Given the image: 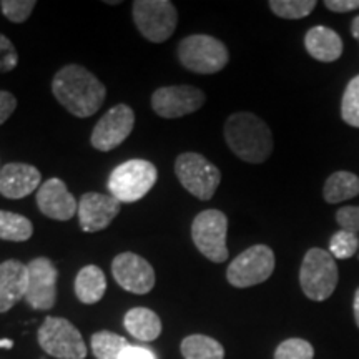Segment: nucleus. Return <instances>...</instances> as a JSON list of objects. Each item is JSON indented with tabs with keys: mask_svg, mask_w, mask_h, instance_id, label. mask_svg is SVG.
Returning <instances> with one entry per match:
<instances>
[{
	"mask_svg": "<svg viewBox=\"0 0 359 359\" xmlns=\"http://www.w3.org/2000/svg\"><path fill=\"white\" fill-rule=\"evenodd\" d=\"M52 93L69 114L77 118H88L102 109L107 88L85 67L69 64L53 77Z\"/></svg>",
	"mask_w": 359,
	"mask_h": 359,
	"instance_id": "f257e3e1",
	"label": "nucleus"
},
{
	"mask_svg": "<svg viewBox=\"0 0 359 359\" xmlns=\"http://www.w3.org/2000/svg\"><path fill=\"white\" fill-rule=\"evenodd\" d=\"M223 133L230 150L246 163H264L275 148L271 130L251 111H236L228 116Z\"/></svg>",
	"mask_w": 359,
	"mask_h": 359,
	"instance_id": "f03ea898",
	"label": "nucleus"
},
{
	"mask_svg": "<svg viewBox=\"0 0 359 359\" xmlns=\"http://www.w3.org/2000/svg\"><path fill=\"white\" fill-rule=\"evenodd\" d=\"M180 64L193 74L213 75L222 72L230 60V52L222 40L205 34L188 35L178 43Z\"/></svg>",
	"mask_w": 359,
	"mask_h": 359,
	"instance_id": "7ed1b4c3",
	"label": "nucleus"
},
{
	"mask_svg": "<svg viewBox=\"0 0 359 359\" xmlns=\"http://www.w3.org/2000/svg\"><path fill=\"white\" fill-rule=\"evenodd\" d=\"M339 273L333 255L323 248H311L299 268V285L311 302H326L338 286Z\"/></svg>",
	"mask_w": 359,
	"mask_h": 359,
	"instance_id": "20e7f679",
	"label": "nucleus"
},
{
	"mask_svg": "<svg viewBox=\"0 0 359 359\" xmlns=\"http://www.w3.org/2000/svg\"><path fill=\"white\" fill-rule=\"evenodd\" d=\"M158 170L151 161L133 158L115 167L109 177L110 195L120 203H135L155 187Z\"/></svg>",
	"mask_w": 359,
	"mask_h": 359,
	"instance_id": "39448f33",
	"label": "nucleus"
},
{
	"mask_svg": "<svg viewBox=\"0 0 359 359\" xmlns=\"http://www.w3.org/2000/svg\"><path fill=\"white\" fill-rule=\"evenodd\" d=\"M175 175L182 187L201 201L212 200L222 183V172L218 167L195 151L178 155L175 161Z\"/></svg>",
	"mask_w": 359,
	"mask_h": 359,
	"instance_id": "423d86ee",
	"label": "nucleus"
},
{
	"mask_svg": "<svg viewBox=\"0 0 359 359\" xmlns=\"http://www.w3.org/2000/svg\"><path fill=\"white\" fill-rule=\"evenodd\" d=\"M132 15L142 37L154 43L168 40L178 24V12L170 0H135Z\"/></svg>",
	"mask_w": 359,
	"mask_h": 359,
	"instance_id": "0eeeda50",
	"label": "nucleus"
},
{
	"mask_svg": "<svg viewBox=\"0 0 359 359\" xmlns=\"http://www.w3.org/2000/svg\"><path fill=\"white\" fill-rule=\"evenodd\" d=\"M228 218L219 210H205L191 223V240L206 259L223 263L230 257L226 246Z\"/></svg>",
	"mask_w": 359,
	"mask_h": 359,
	"instance_id": "6e6552de",
	"label": "nucleus"
},
{
	"mask_svg": "<svg viewBox=\"0 0 359 359\" xmlns=\"http://www.w3.org/2000/svg\"><path fill=\"white\" fill-rule=\"evenodd\" d=\"M39 344L57 359H85L87 346L80 331L65 318L48 316L39 327Z\"/></svg>",
	"mask_w": 359,
	"mask_h": 359,
	"instance_id": "1a4fd4ad",
	"label": "nucleus"
},
{
	"mask_svg": "<svg viewBox=\"0 0 359 359\" xmlns=\"http://www.w3.org/2000/svg\"><path fill=\"white\" fill-rule=\"evenodd\" d=\"M275 253L269 246H250L230 263L226 269V280L235 288H251L266 281L275 271Z\"/></svg>",
	"mask_w": 359,
	"mask_h": 359,
	"instance_id": "9d476101",
	"label": "nucleus"
},
{
	"mask_svg": "<svg viewBox=\"0 0 359 359\" xmlns=\"http://www.w3.org/2000/svg\"><path fill=\"white\" fill-rule=\"evenodd\" d=\"M135 127V111L132 107L118 103L111 107L105 115L98 120L93 128L90 143L98 151L115 150L127 140Z\"/></svg>",
	"mask_w": 359,
	"mask_h": 359,
	"instance_id": "9b49d317",
	"label": "nucleus"
},
{
	"mask_svg": "<svg viewBox=\"0 0 359 359\" xmlns=\"http://www.w3.org/2000/svg\"><path fill=\"white\" fill-rule=\"evenodd\" d=\"M205 102L206 97L200 88L191 85H170L155 90L151 95V109L161 118H180L195 114Z\"/></svg>",
	"mask_w": 359,
	"mask_h": 359,
	"instance_id": "f8f14e48",
	"label": "nucleus"
},
{
	"mask_svg": "<svg viewBox=\"0 0 359 359\" xmlns=\"http://www.w3.org/2000/svg\"><path fill=\"white\" fill-rule=\"evenodd\" d=\"M29 283H27L25 302L39 311H48L57 302L58 271L52 259L35 258L27 264Z\"/></svg>",
	"mask_w": 359,
	"mask_h": 359,
	"instance_id": "ddd939ff",
	"label": "nucleus"
},
{
	"mask_svg": "<svg viewBox=\"0 0 359 359\" xmlns=\"http://www.w3.org/2000/svg\"><path fill=\"white\" fill-rule=\"evenodd\" d=\"M111 273L115 281L125 291L133 294H147L154 290L156 276L155 269L145 258L135 253H120L111 262Z\"/></svg>",
	"mask_w": 359,
	"mask_h": 359,
	"instance_id": "4468645a",
	"label": "nucleus"
},
{
	"mask_svg": "<svg viewBox=\"0 0 359 359\" xmlns=\"http://www.w3.org/2000/svg\"><path fill=\"white\" fill-rule=\"evenodd\" d=\"M122 210V203L107 193L88 191L79 200V222L85 233L105 230Z\"/></svg>",
	"mask_w": 359,
	"mask_h": 359,
	"instance_id": "2eb2a0df",
	"label": "nucleus"
},
{
	"mask_svg": "<svg viewBox=\"0 0 359 359\" xmlns=\"http://www.w3.org/2000/svg\"><path fill=\"white\" fill-rule=\"evenodd\" d=\"M37 205L45 217L57 222H69L79 212L77 200L60 178H50L40 185Z\"/></svg>",
	"mask_w": 359,
	"mask_h": 359,
	"instance_id": "dca6fc26",
	"label": "nucleus"
},
{
	"mask_svg": "<svg viewBox=\"0 0 359 359\" xmlns=\"http://www.w3.org/2000/svg\"><path fill=\"white\" fill-rule=\"evenodd\" d=\"M42 175L34 165L7 163L0 170V195L11 200H20L34 193L40 185Z\"/></svg>",
	"mask_w": 359,
	"mask_h": 359,
	"instance_id": "f3484780",
	"label": "nucleus"
},
{
	"mask_svg": "<svg viewBox=\"0 0 359 359\" xmlns=\"http://www.w3.org/2000/svg\"><path fill=\"white\" fill-rule=\"evenodd\" d=\"M29 273L27 264L17 259L0 263V313H7L22 298L25 299Z\"/></svg>",
	"mask_w": 359,
	"mask_h": 359,
	"instance_id": "a211bd4d",
	"label": "nucleus"
},
{
	"mask_svg": "<svg viewBox=\"0 0 359 359\" xmlns=\"http://www.w3.org/2000/svg\"><path fill=\"white\" fill-rule=\"evenodd\" d=\"M304 47L314 60L331 64L343 55V40L339 34L325 25H316L304 35Z\"/></svg>",
	"mask_w": 359,
	"mask_h": 359,
	"instance_id": "6ab92c4d",
	"label": "nucleus"
},
{
	"mask_svg": "<svg viewBox=\"0 0 359 359\" xmlns=\"http://www.w3.org/2000/svg\"><path fill=\"white\" fill-rule=\"evenodd\" d=\"M107 291L105 273L95 264H87L75 278V294L83 304H95L100 302Z\"/></svg>",
	"mask_w": 359,
	"mask_h": 359,
	"instance_id": "aec40b11",
	"label": "nucleus"
},
{
	"mask_svg": "<svg viewBox=\"0 0 359 359\" xmlns=\"http://www.w3.org/2000/svg\"><path fill=\"white\" fill-rule=\"evenodd\" d=\"M125 330L135 339L155 341L161 334V320L158 314L148 308H133L125 314Z\"/></svg>",
	"mask_w": 359,
	"mask_h": 359,
	"instance_id": "412c9836",
	"label": "nucleus"
},
{
	"mask_svg": "<svg viewBox=\"0 0 359 359\" xmlns=\"http://www.w3.org/2000/svg\"><path fill=\"white\" fill-rule=\"evenodd\" d=\"M359 195V177L351 172H334L330 175L323 188L326 203L336 205Z\"/></svg>",
	"mask_w": 359,
	"mask_h": 359,
	"instance_id": "4be33fe9",
	"label": "nucleus"
},
{
	"mask_svg": "<svg viewBox=\"0 0 359 359\" xmlns=\"http://www.w3.org/2000/svg\"><path fill=\"white\" fill-rule=\"evenodd\" d=\"M180 349L185 359H224V348L205 334L187 336Z\"/></svg>",
	"mask_w": 359,
	"mask_h": 359,
	"instance_id": "5701e85b",
	"label": "nucleus"
},
{
	"mask_svg": "<svg viewBox=\"0 0 359 359\" xmlns=\"http://www.w3.org/2000/svg\"><path fill=\"white\" fill-rule=\"evenodd\" d=\"M32 233L34 224L29 218L0 210V240L22 243V241L30 240Z\"/></svg>",
	"mask_w": 359,
	"mask_h": 359,
	"instance_id": "b1692460",
	"label": "nucleus"
},
{
	"mask_svg": "<svg viewBox=\"0 0 359 359\" xmlns=\"http://www.w3.org/2000/svg\"><path fill=\"white\" fill-rule=\"evenodd\" d=\"M90 344L97 359H120L128 348L127 339L111 331H98L92 336Z\"/></svg>",
	"mask_w": 359,
	"mask_h": 359,
	"instance_id": "393cba45",
	"label": "nucleus"
},
{
	"mask_svg": "<svg viewBox=\"0 0 359 359\" xmlns=\"http://www.w3.org/2000/svg\"><path fill=\"white\" fill-rule=\"evenodd\" d=\"M268 6L281 19L298 20L308 17L314 11L316 0H269Z\"/></svg>",
	"mask_w": 359,
	"mask_h": 359,
	"instance_id": "a878e982",
	"label": "nucleus"
},
{
	"mask_svg": "<svg viewBox=\"0 0 359 359\" xmlns=\"http://www.w3.org/2000/svg\"><path fill=\"white\" fill-rule=\"evenodd\" d=\"M341 118L349 127L359 128V75L351 79L341 100Z\"/></svg>",
	"mask_w": 359,
	"mask_h": 359,
	"instance_id": "bb28decb",
	"label": "nucleus"
},
{
	"mask_svg": "<svg viewBox=\"0 0 359 359\" xmlns=\"http://www.w3.org/2000/svg\"><path fill=\"white\" fill-rule=\"evenodd\" d=\"M314 348L306 339H285L275 351V359H313Z\"/></svg>",
	"mask_w": 359,
	"mask_h": 359,
	"instance_id": "cd10ccee",
	"label": "nucleus"
},
{
	"mask_svg": "<svg viewBox=\"0 0 359 359\" xmlns=\"http://www.w3.org/2000/svg\"><path fill=\"white\" fill-rule=\"evenodd\" d=\"M359 248V238L354 233L339 230L334 233L333 238L330 241V253L333 255V258L338 259H348L356 255Z\"/></svg>",
	"mask_w": 359,
	"mask_h": 359,
	"instance_id": "c85d7f7f",
	"label": "nucleus"
},
{
	"mask_svg": "<svg viewBox=\"0 0 359 359\" xmlns=\"http://www.w3.org/2000/svg\"><path fill=\"white\" fill-rule=\"evenodd\" d=\"M35 6H37L35 0H2L0 2L2 13L13 24H24L32 15Z\"/></svg>",
	"mask_w": 359,
	"mask_h": 359,
	"instance_id": "c756f323",
	"label": "nucleus"
},
{
	"mask_svg": "<svg viewBox=\"0 0 359 359\" xmlns=\"http://www.w3.org/2000/svg\"><path fill=\"white\" fill-rule=\"evenodd\" d=\"M19 64V53L13 47L12 40L0 34V74H7Z\"/></svg>",
	"mask_w": 359,
	"mask_h": 359,
	"instance_id": "7c9ffc66",
	"label": "nucleus"
},
{
	"mask_svg": "<svg viewBox=\"0 0 359 359\" xmlns=\"http://www.w3.org/2000/svg\"><path fill=\"white\" fill-rule=\"evenodd\" d=\"M336 222L341 230L349 233H359V206H343L336 212Z\"/></svg>",
	"mask_w": 359,
	"mask_h": 359,
	"instance_id": "2f4dec72",
	"label": "nucleus"
},
{
	"mask_svg": "<svg viewBox=\"0 0 359 359\" xmlns=\"http://www.w3.org/2000/svg\"><path fill=\"white\" fill-rule=\"evenodd\" d=\"M17 109V98L11 92L0 90V125L6 123Z\"/></svg>",
	"mask_w": 359,
	"mask_h": 359,
	"instance_id": "473e14b6",
	"label": "nucleus"
},
{
	"mask_svg": "<svg viewBox=\"0 0 359 359\" xmlns=\"http://www.w3.org/2000/svg\"><path fill=\"white\" fill-rule=\"evenodd\" d=\"M325 6L331 12L336 13H346L359 8V0H326Z\"/></svg>",
	"mask_w": 359,
	"mask_h": 359,
	"instance_id": "72a5a7b5",
	"label": "nucleus"
},
{
	"mask_svg": "<svg viewBox=\"0 0 359 359\" xmlns=\"http://www.w3.org/2000/svg\"><path fill=\"white\" fill-rule=\"evenodd\" d=\"M120 359H156V356L154 351H150L148 348L132 346V344H128V348L125 349Z\"/></svg>",
	"mask_w": 359,
	"mask_h": 359,
	"instance_id": "f704fd0d",
	"label": "nucleus"
},
{
	"mask_svg": "<svg viewBox=\"0 0 359 359\" xmlns=\"http://www.w3.org/2000/svg\"><path fill=\"white\" fill-rule=\"evenodd\" d=\"M353 309H354V321L359 327V288L354 293V302H353Z\"/></svg>",
	"mask_w": 359,
	"mask_h": 359,
	"instance_id": "c9c22d12",
	"label": "nucleus"
},
{
	"mask_svg": "<svg viewBox=\"0 0 359 359\" xmlns=\"http://www.w3.org/2000/svg\"><path fill=\"white\" fill-rule=\"evenodd\" d=\"M351 34H353L354 39L359 40V15L354 17L353 22H351Z\"/></svg>",
	"mask_w": 359,
	"mask_h": 359,
	"instance_id": "e433bc0d",
	"label": "nucleus"
},
{
	"mask_svg": "<svg viewBox=\"0 0 359 359\" xmlns=\"http://www.w3.org/2000/svg\"><path fill=\"white\" fill-rule=\"evenodd\" d=\"M12 346H13V341L12 339H0V348L11 349Z\"/></svg>",
	"mask_w": 359,
	"mask_h": 359,
	"instance_id": "4c0bfd02",
	"label": "nucleus"
}]
</instances>
